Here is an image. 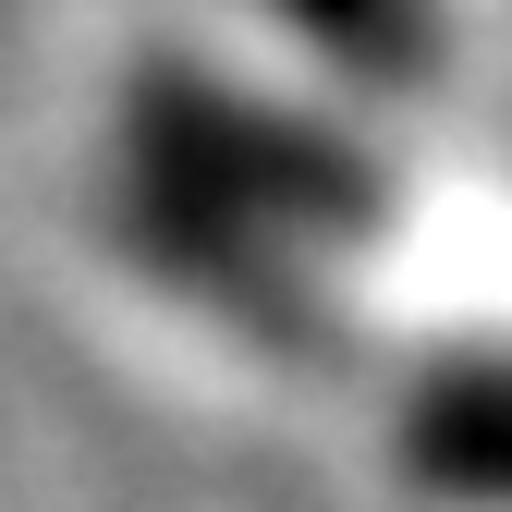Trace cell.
I'll return each mask as SVG.
<instances>
[{"mask_svg": "<svg viewBox=\"0 0 512 512\" xmlns=\"http://www.w3.org/2000/svg\"><path fill=\"white\" fill-rule=\"evenodd\" d=\"M49 196L122 330L256 403H378L512 281V208L464 135L378 122L135 0L74 61Z\"/></svg>", "mask_w": 512, "mask_h": 512, "instance_id": "cell-1", "label": "cell"}, {"mask_svg": "<svg viewBox=\"0 0 512 512\" xmlns=\"http://www.w3.org/2000/svg\"><path fill=\"white\" fill-rule=\"evenodd\" d=\"M135 13L220 37L293 86H330L378 122L464 135V147H476L500 61H512V0H135Z\"/></svg>", "mask_w": 512, "mask_h": 512, "instance_id": "cell-2", "label": "cell"}, {"mask_svg": "<svg viewBox=\"0 0 512 512\" xmlns=\"http://www.w3.org/2000/svg\"><path fill=\"white\" fill-rule=\"evenodd\" d=\"M391 512H512V281L366 403Z\"/></svg>", "mask_w": 512, "mask_h": 512, "instance_id": "cell-3", "label": "cell"}]
</instances>
